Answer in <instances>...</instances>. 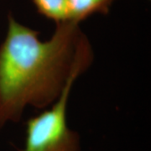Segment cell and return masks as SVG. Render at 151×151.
<instances>
[{
  "mask_svg": "<svg viewBox=\"0 0 151 151\" xmlns=\"http://www.w3.org/2000/svg\"><path fill=\"white\" fill-rule=\"evenodd\" d=\"M8 32L0 45V129L18 122L26 106L46 108L60 96L68 81L86 71L94 58L79 23H55L47 41L40 32L9 15Z\"/></svg>",
  "mask_w": 151,
  "mask_h": 151,
  "instance_id": "6da1fadb",
  "label": "cell"
},
{
  "mask_svg": "<svg viewBox=\"0 0 151 151\" xmlns=\"http://www.w3.org/2000/svg\"><path fill=\"white\" fill-rule=\"evenodd\" d=\"M67 20L80 23L94 14H108L115 0H65Z\"/></svg>",
  "mask_w": 151,
  "mask_h": 151,
  "instance_id": "3957f363",
  "label": "cell"
},
{
  "mask_svg": "<svg viewBox=\"0 0 151 151\" xmlns=\"http://www.w3.org/2000/svg\"><path fill=\"white\" fill-rule=\"evenodd\" d=\"M76 79L68 81L50 109L26 122L25 147L19 151H80L79 135L66 124L67 103Z\"/></svg>",
  "mask_w": 151,
  "mask_h": 151,
  "instance_id": "7a4b0ae2",
  "label": "cell"
},
{
  "mask_svg": "<svg viewBox=\"0 0 151 151\" xmlns=\"http://www.w3.org/2000/svg\"><path fill=\"white\" fill-rule=\"evenodd\" d=\"M36 9L47 19L55 23L67 20L65 0H33Z\"/></svg>",
  "mask_w": 151,
  "mask_h": 151,
  "instance_id": "277c9868",
  "label": "cell"
}]
</instances>
